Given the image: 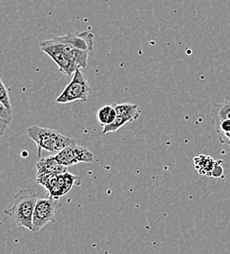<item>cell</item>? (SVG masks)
Returning a JSON list of instances; mask_svg holds the SVG:
<instances>
[{"mask_svg": "<svg viewBox=\"0 0 230 254\" xmlns=\"http://www.w3.org/2000/svg\"><path fill=\"white\" fill-rule=\"evenodd\" d=\"M0 120L10 124L12 121V112H9L0 102Z\"/></svg>", "mask_w": 230, "mask_h": 254, "instance_id": "obj_15", "label": "cell"}, {"mask_svg": "<svg viewBox=\"0 0 230 254\" xmlns=\"http://www.w3.org/2000/svg\"><path fill=\"white\" fill-rule=\"evenodd\" d=\"M218 160L212 159L208 156H199L194 159V164L198 172L201 175H207L211 177L212 171L215 168Z\"/></svg>", "mask_w": 230, "mask_h": 254, "instance_id": "obj_13", "label": "cell"}, {"mask_svg": "<svg viewBox=\"0 0 230 254\" xmlns=\"http://www.w3.org/2000/svg\"><path fill=\"white\" fill-rule=\"evenodd\" d=\"M112 106L115 108L116 113L118 116H123L128 119H130L132 122L136 121L140 117V112L138 110V106L136 104L131 103H123V104H117L113 103Z\"/></svg>", "mask_w": 230, "mask_h": 254, "instance_id": "obj_11", "label": "cell"}, {"mask_svg": "<svg viewBox=\"0 0 230 254\" xmlns=\"http://www.w3.org/2000/svg\"><path fill=\"white\" fill-rule=\"evenodd\" d=\"M9 125H10V124H8V123H6V122L0 120V140H1L2 137L4 136V134H5L6 130H7V128L9 127Z\"/></svg>", "mask_w": 230, "mask_h": 254, "instance_id": "obj_18", "label": "cell"}, {"mask_svg": "<svg viewBox=\"0 0 230 254\" xmlns=\"http://www.w3.org/2000/svg\"><path fill=\"white\" fill-rule=\"evenodd\" d=\"M64 172H67L66 166L59 164L52 156L38 159L36 163V179L49 177Z\"/></svg>", "mask_w": 230, "mask_h": 254, "instance_id": "obj_9", "label": "cell"}, {"mask_svg": "<svg viewBox=\"0 0 230 254\" xmlns=\"http://www.w3.org/2000/svg\"><path fill=\"white\" fill-rule=\"evenodd\" d=\"M0 102L9 112H12V106H11L10 98H9V94H8V90L5 87L1 77H0Z\"/></svg>", "mask_w": 230, "mask_h": 254, "instance_id": "obj_14", "label": "cell"}, {"mask_svg": "<svg viewBox=\"0 0 230 254\" xmlns=\"http://www.w3.org/2000/svg\"><path fill=\"white\" fill-rule=\"evenodd\" d=\"M99 125L102 127H107L113 124L117 118V113L112 105L102 106L96 114Z\"/></svg>", "mask_w": 230, "mask_h": 254, "instance_id": "obj_12", "label": "cell"}, {"mask_svg": "<svg viewBox=\"0 0 230 254\" xmlns=\"http://www.w3.org/2000/svg\"><path fill=\"white\" fill-rule=\"evenodd\" d=\"M90 92L91 87L86 76L80 68H77L75 71L71 82L67 85L62 93L57 97L56 103L64 105L76 101L86 102Z\"/></svg>", "mask_w": 230, "mask_h": 254, "instance_id": "obj_3", "label": "cell"}, {"mask_svg": "<svg viewBox=\"0 0 230 254\" xmlns=\"http://www.w3.org/2000/svg\"><path fill=\"white\" fill-rule=\"evenodd\" d=\"M52 157L59 164L66 167L81 162L90 163L94 160L93 154L87 148L78 146L77 143L67 147Z\"/></svg>", "mask_w": 230, "mask_h": 254, "instance_id": "obj_6", "label": "cell"}, {"mask_svg": "<svg viewBox=\"0 0 230 254\" xmlns=\"http://www.w3.org/2000/svg\"><path fill=\"white\" fill-rule=\"evenodd\" d=\"M79 180V177L69 172H64L53 176L36 179V182L47 190L49 198L58 200L60 197L68 193L73 186Z\"/></svg>", "mask_w": 230, "mask_h": 254, "instance_id": "obj_4", "label": "cell"}, {"mask_svg": "<svg viewBox=\"0 0 230 254\" xmlns=\"http://www.w3.org/2000/svg\"><path fill=\"white\" fill-rule=\"evenodd\" d=\"M221 163H222V160H218L215 168L212 171L211 177H222V175L224 174V168L221 165Z\"/></svg>", "mask_w": 230, "mask_h": 254, "instance_id": "obj_16", "label": "cell"}, {"mask_svg": "<svg viewBox=\"0 0 230 254\" xmlns=\"http://www.w3.org/2000/svg\"><path fill=\"white\" fill-rule=\"evenodd\" d=\"M27 134L37 146L38 158L40 157L42 150H46L57 155L63 149L77 143L75 139L67 137L53 129L37 126L28 127Z\"/></svg>", "mask_w": 230, "mask_h": 254, "instance_id": "obj_2", "label": "cell"}, {"mask_svg": "<svg viewBox=\"0 0 230 254\" xmlns=\"http://www.w3.org/2000/svg\"><path fill=\"white\" fill-rule=\"evenodd\" d=\"M39 48L57 64L59 70L68 76L74 75L75 71L78 68L77 64L72 61L66 54L60 51L56 46L46 42V40L39 42Z\"/></svg>", "mask_w": 230, "mask_h": 254, "instance_id": "obj_7", "label": "cell"}, {"mask_svg": "<svg viewBox=\"0 0 230 254\" xmlns=\"http://www.w3.org/2000/svg\"><path fill=\"white\" fill-rule=\"evenodd\" d=\"M219 140L222 144L228 145L230 147V131L228 133H220L219 134Z\"/></svg>", "mask_w": 230, "mask_h": 254, "instance_id": "obj_17", "label": "cell"}, {"mask_svg": "<svg viewBox=\"0 0 230 254\" xmlns=\"http://www.w3.org/2000/svg\"><path fill=\"white\" fill-rule=\"evenodd\" d=\"M61 40L74 46L76 49L91 52L93 50V39L94 34L89 32L67 33L66 35L60 36Z\"/></svg>", "mask_w": 230, "mask_h": 254, "instance_id": "obj_8", "label": "cell"}, {"mask_svg": "<svg viewBox=\"0 0 230 254\" xmlns=\"http://www.w3.org/2000/svg\"><path fill=\"white\" fill-rule=\"evenodd\" d=\"M38 199L37 193L32 189H21L14 197V204L11 208L5 209L14 226L23 227L33 232V215L35 203Z\"/></svg>", "mask_w": 230, "mask_h": 254, "instance_id": "obj_1", "label": "cell"}, {"mask_svg": "<svg viewBox=\"0 0 230 254\" xmlns=\"http://www.w3.org/2000/svg\"><path fill=\"white\" fill-rule=\"evenodd\" d=\"M59 206L58 200L46 197L38 198L33 215V232H37L48 223H56L55 212Z\"/></svg>", "mask_w": 230, "mask_h": 254, "instance_id": "obj_5", "label": "cell"}, {"mask_svg": "<svg viewBox=\"0 0 230 254\" xmlns=\"http://www.w3.org/2000/svg\"><path fill=\"white\" fill-rule=\"evenodd\" d=\"M211 117L213 125L225 120L230 121V96H227L222 103L213 107Z\"/></svg>", "mask_w": 230, "mask_h": 254, "instance_id": "obj_10", "label": "cell"}]
</instances>
